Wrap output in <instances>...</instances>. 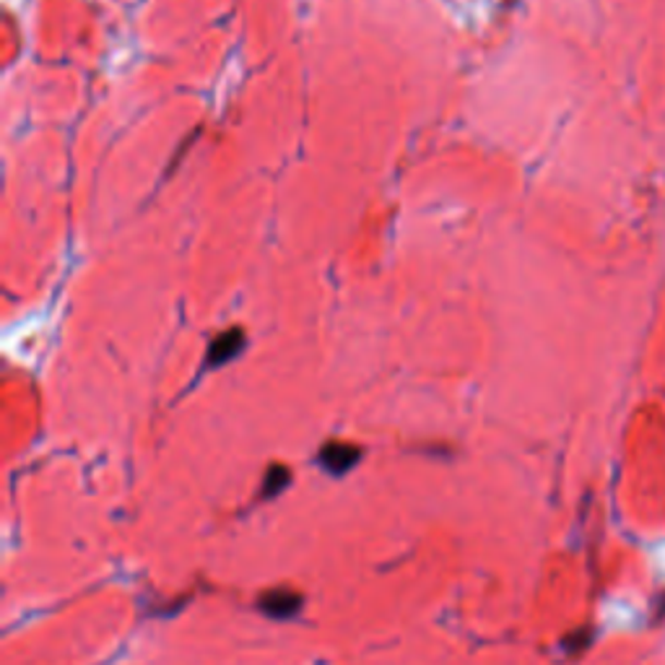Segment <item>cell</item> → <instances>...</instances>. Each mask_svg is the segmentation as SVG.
I'll return each instance as SVG.
<instances>
[{"label":"cell","instance_id":"obj_2","mask_svg":"<svg viewBox=\"0 0 665 665\" xmlns=\"http://www.w3.org/2000/svg\"><path fill=\"white\" fill-rule=\"evenodd\" d=\"M302 606V595L291 588H276L268 590L266 595H261L257 601V608L263 610L266 616H274V619H289L294 616Z\"/></svg>","mask_w":665,"mask_h":665},{"label":"cell","instance_id":"obj_3","mask_svg":"<svg viewBox=\"0 0 665 665\" xmlns=\"http://www.w3.org/2000/svg\"><path fill=\"white\" fill-rule=\"evenodd\" d=\"M244 349V332L242 330H223L221 336H216L211 341V349H208V366H221L240 354Z\"/></svg>","mask_w":665,"mask_h":665},{"label":"cell","instance_id":"obj_4","mask_svg":"<svg viewBox=\"0 0 665 665\" xmlns=\"http://www.w3.org/2000/svg\"><path fill=\"white\" fill-rule=\"evenodd\" d=\"M291 481V473L287 466H270L266 473V481H263V497H276L281 488H287Z\"/></svg>","mask_w":665,"mask_h":665},{"label":"cell","instance_id":"obj_1","mask_svg":"<svg viewBox=\"0 0 665 665\" xmlns=\"http://www.w3.org/2000/svg\"><path fill=\"white\" fill-rule=\"evenodd\" d=\"M359 458H362L359 445L332 439V443L323 445L321 455H317V463H321L328 473H332V476H343L346 471H351V468L359 463Z\"/></svg>","mask_w":665,"mask_h":665}]
</instances>
